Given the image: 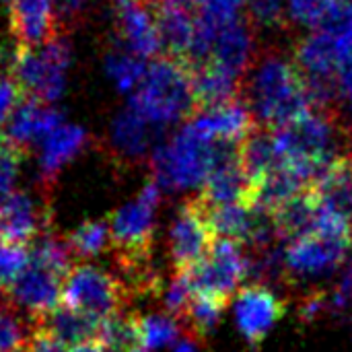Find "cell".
<instances>
[{
	"mask_svg": "<svg viewBox=\"0 0 352 352\" xmlns=\"http://www.w3.org/2000/svg\"><path fill=\"white\" fill-rule=\"evenodd\" d=\"M159 186L146 184L134 200L111 214L109 229L116 258H151Z\"/></svg>",
	"mask_w": 352,
	"mask_h": 352,
	"instance_id": "cell-8",
	"label": "cell"
},
{
	"mask_svg": "<svg viewBox=\"0 0 352 352\" xmlns=\"http://www.w3.org/2000/svg\"><path fill=\"white\" fill-rule=\"evenodd\" d=\"M184 274L188 276L194 295L229 301L248 274V262L239 250V243L217 239L210 254Z\"/></svg>",
	"mask_w": 352,
	"mask_h": 352,
	"instance_id": "cell-9",
	"label": "cell"
},
{
	"mask_svg": "<svg viewBox=\"0 0 352 352\" xmlns=\"http://www.w3.org/2000/svg\"><path fill=\"white\" fill-rule=\"evenodd\" d=\"M4 6L16 47H39L60 35L54 0H4Z\"/></svg>",
	"mask_w": 352,
	"mask_h": 352,
	"instance_id": "cell-13",
	"label": "cell"
},
{
	"mask_svg": "<svg viewBox=\"0 0 352 352\" xmlns=\"http://www.w3.org/2000/svg\"><path fill=\"white\" fill-rule=\"evenodd\" d=\"M97 342L113 352H132L142 349L140 340V318L130 314H116L101 320Z\"/></svg>",
	"mask_w": 352,
	"mask_h": 352,
	"instance_id": "cell-23",
	"label": "cell"
},
{
	"mask_svg": "<svg viewBox=\"0 0 352 352\" xmlns=\"http://www.w3.org/2000/svg\"><path fill=\"white\" fill-rule=\"evenodd\" d=\"M118 31L122 47L142 60L155 58L163 50L155 8L148 0H132L120 6Z\"/></svg>",
	"mask_w": 352,
	"mask_h": 352,
	"instance_id": "cell-17",
	"label": "cell"
},
{
	"mask_svg": "<svg viewBox=\"0 0 352 352\" xmlns=\"http://www.w3.org/2000/svg\"><path fill=\"white\" fill-rule=\"evenodd\" d=\"M287 305L264 285L241 287L235 295V318L239 332L250 342H260L285 318Z\"/></svg>",
	"mask_w": 352,
	"mask_h": 352,
	"instance_id": "cell-14",
	"label": "cell"
},
{
	"mask_svg": "<svg viewBox=\"0 0 352 352\" xmlns=\"http://www.w3.org/2000/svg\"><path fill=\"white\" fill-rule=\"evenodd\" d=\"M58 2H60V8H62L68 16L78 14V12L82 10V6L87 4V0H58Z\"/></svg>",
	"mask_w": 352,
	"mask_h": 352,
	"instance_id": "cell-36",
	"label": "cell"
},
{
	"mask_svg": "<svg viewBox=\"0 0 352 352\" xmlns=\"http://www.w3.org/2000/svg\"><path fill=\"white\" fill-rule=\"evenodd\" d=\"M297 66L307 78L314 97H322L332 76L352 66V6H342L314 35L297 47Z\"/></svg>",
	"mask_w": 352,
	"mask_h": 352,
	"instance_id": "cell-5",
	"label": "cell"
},
{
	"mask_svg": "<svg viewBox=\"0 0 352 352\" xmlns=\"http://www.w3.org/2000/svg\"><path fill=\"white\" fill-rule=\"evenodd\" d=\"M116 2H118L120 6H124V4H128V2H132V0H116Z\"/></svg>",
	"mask_w": 352,
	"mask_h": 352,
	"instance_id": "cell-41",
	"label": "cell"
},
{
	"mask_svg": "<svg viewBox=\"0 0 352 352\" xmlns=\"http://www.w3.org/2000/svg\"><path fill=\"white\" fill-rule=\"evenodd\" d=\"M33 326L45 334H50L52 338H56L58 342H62L68 349H76L80 344L87 342H95L99 336V326L101 320L82 314L66 303L56 305L54 309L31 318Z\"/></svg>",
	"mask_w": 352,
	"mask_h": 352,
	"instance_id": "cell-18",
	"label": "cell"
},
{
	"mask_svg": "<svg viewBox=\"0 0 352 352\" xmlns=\"http://www.w3.org/2000/svg\"><path fill=\"white\" fill-rule=\"evenodd\" d=\"M111 241L109 221H87L68 235L70 250L74 258H95Z\"/></svg>",
	"mask_w": 352,
	"mask_h": 352,
	"instance_id": "cell-26",
	"label": "cell"
},
{
	"mask_svg": "<svg viewBox=\"0 0 352 352\" xmlns=\"http://www.w3.org/2000/svg\"><path fill=\"white\" fill-rule=\"evenodd\" d=\"M128 301L130 293L126 285L97 266L74 264L64 278L62 303L97 320L122 314Z\"/></svg>",
	"mask_w": 352,
	"mask_h": 352,
	"instance_id": "cell-7",
	"label": "cell"
},
{
	"mask_svg": "<svg viewBox=\"0 0 352 352\" xmlns=\"http://www.w3.org/2000/svg\"><path fill=\"white\" fill-rule=\"evenodd\" d=\"M151 4L155 8L163 50L167 52L169 58L182 60L190 66V58L198 35V21H196L194 6L175 0H161Z\"/></svg>",
	"mask_w": 352,
	"mask_h": 352,
	"instance_id": "cell-15",
	"label": "cell"
},
{
	"mask_svg": "<svg viewBox=\"0 0 352 352\" xmlns=\"http://www.w3.org/2000/svg\"><path fill=\"white\" fill-rule=\"evenodd\" d=\"M340 91L346 99V105L351 109L352 116V66H349L342 74H340Z\"/></svg>",
	"mask_w": 352,
	"mask_h": 352,
	"instance_id": "cell-35",
	"label": "cell"
},
{
	"mask_svg": "<svg viewBox=\"0 0 352 352\" xmlns=\"http://www.w3.org/2000/svg\"><path fill=\"white\" fill-rule=\"evenodd\" d=\"M266 132L272 148V161L299 175L311 192L324 175L344 159L340 153L342 134L338 124L324 111L311 109L295 122Z\"/></svg>",
	"mask_w": 352,
	"mask_h": 352,
	"instance_id": "cell-1",
	"label": "cell"
},
{
	"mask_svg": "<svg viewBox=\"0 0 352 352\" xmlns=\"http://www.w3.org/2000/svg\"><path fill=\"white\" fill-rule=\"evenodd\" d=\"M6 243V239H4V231H2V225H0V248Z\"/></svg>",
	"mask_w": 352,
	"mask_h": 352,
	"instance_id": "cell-39",
	"label": "cell"
},
{
	"mask_svg": "<svg viewBox=\"0 0 352 352\" xmlns=\"http://www.w3.org/2000/svg\"><path fill=\"white\" fill-rule=\"evenodd\" d=\"M132 352H148L146 349H136V351H132Z\"/></svg>",
	"mask_w": 352,
	"mask_h": 352,
	"instance_id": "cell-42",
	"label": "cell"
},
{
	"mask_svg": "<svg viewBox=\"0 0 352 352\" xmlns=\"http://www.w3.org/2000/svg\"><path fill=\"white\" fill-rule=\"evenodd\" d=\"M25 352H72L68 346H64L62 342H58L56 338H52L50 334L41 332V330H33V336L29 340V346Z\"/></svg>",
	"mask_w": 352,
	"mask_h": 352,
	"instance_id": "cell-34",
	"label": "cell"
},
{
	"mask_svg": "<svg viewBox=\"0 0 352 352\" xmlns=\"http://www.w3.org/2000/svg\"><path fill=\"white\" fill-rule=\"evenodd\" d=\"M146 60L130 54L122 45L118 50L107 52L105 56V72L116 82V87L124 93H134L146 76Z\"/></svg>",
	"mask_w": 352,
	"mask_h": 352,
	"instance_id": "cell-24",
	"label": "cell"
},
{
	"mask_svg": "<svg viewBox=\"0 0 352 352\" xmlns=\"http://www.w3.org/2000/svg\"><path fill=\"white\" fill-rule=\"evenodd\" d=\"M314 194L352 219V157L340 159L316 186Z\"/></svg>",
	"mask_w": 352,
	"mask_h": 352,
	"instance_id": "cell-22",
	"label": "cell"
},
{
	"mask_svg": "<svg viewBox=\"0 0 352 352\" xmlns=\"http://www.w3.org/2000/svg\"><path fill=\"white\" fill-rule=\"evenodd\" d=\"M248 107L266 130L283 128L314 109V93L299 66L280 56L262 58L248 80Z\"/></svg>",
	"mask_w": 352,
	"mask_h": 352,
	"instance_id": "cell-2",
	"label": "cell"
},
{
	"mask_svg": "<svg viewBox=\"0 0 352 352\" xmlns=\"http://www.w3.org/2000/svg\"><path fill=\"white\" fill-rule=\"evenodd\" d=\"M89 142L85 128L74 124H60L39 142V177L43 184H52L56 175L76 159Z\"/></svg>",
	"mask_w": 352,
	"mask_h": 352,
	"instance_id": "cell-20",
	"label": "cell"
},
{
	"mask_svg": "<svg viewBox=\"0 0 352 352\" xmlns=\"http://www.w3.org/2000/svg\"><path fill=\"white\" fill-rule=\"evenodd\" d=\"M241 148L221 146L198 134L188 122L153 153L155 184L167 190L204 188L217 163Z\"/></svg>",
	"mask_w": 352,
	"mask_h": 352,
	"instance_id": "cell-4",
	"label": "cell"
},
{
	"mask_svg": "<svg viewBox=\"0 0 352 352\" xmlns=\"http://www.w3.org/2000/svg\"><path fill=\"white\" fill-rule=\"evenodd\" d=\"M252 14L262 25H276L283 19V0H248Z\"/></svg>",
	"mask_w": 352,
	"mask_h": 352,
	"instance_id": "cell-33",
	"label": "cell"
},
{
	"mask_svg": "<svg viewBox=\"0 0 352 352\" xmlns=\"http://www.w3.org/2000/svg\"><path fill=\"white\" fill-rule=\"evenodd\" d=\"M72 352H113L109 351L105 344H101V342H87V344H80V346H76V349H72Z\"/></svg>",
	"mask_w": 352,
	"mask_h": 352,
	"instance_id": "cell-37",
	"label": "cell"
},
{
	"mask_svg": "<svg viewBox=\"0 0 352 352\" xmlns=\"http://www.w3.org/2000/svg\"><path fill=\"white\" fill-rule=\"evenodd\" d=\"M64 276L50 266L29 258V264L16 280L4 291L6 299L19 309L29 311L31 318L41 316L62 303Z\"/></svg>",
	"mask_w": 352,
	"mask_h": 352,
	"instance_id": "cell-12",
	"label": "cell"
},
{
	"mask_svg": "<svg viewBox=\"0 0 352 352\" xmlns=\"http://www.w3.org/2000/svg\"><path fill=\"white\" fill-rule=\"evenodd\" d=\"M148 2H161V0H148ZM175 2H188V4H192L194 0H175Z\"/></svg>",
	"mask_w": 352,
	"mask_h": 352,
	"instance_id": "cell-40",
	"label": "cell"
},
{
	"mask_svg": "<svg viewBox=\"0 0 352 352\" xmlns=\"http://www.w3.org/2000/svg\"><path fill=\"white\" fill-rule=\"evenodd\" d=\"M151 130L153 126L128 105L113 118L109 126L111 151L122 161H138L140 157H144V153L151 146L153 140Z\"/></svg>",
	"mask_w": 352,
	"mask_h": 352,
	"instance_id": "cell-21",
	"label": "cell"
},
{
	"mask_svg": "<svg viewBox=\"0 0 352 352\" xmlns=\"http://www.w3.org/2000/svg\"><path fill=\"white\" fill-rule=\"evenodd\" d=\"M198 105L192 68L175 58L163 56L148 64L146 76L132 93L130 107L153 128L177 124Z\"/></svg>",
	"mask_w": 352,
	"mask_h": 352,
	"instance_id": "cell-3",
	"label": "cell"
},
{
	"mask_svg": "<svg viewBox=\"0 0 352 352\" xmlns=\"http://www.w3.org/2000/svg\"><path fill=\"white\" fill-rule=\"evenodd\" d=\"M194 299V291L188 283V276L184 272H175V278L169 283L165 293V307L173 318H184L190 303Z\"/></svg>",
	"mask_w": 352,
	"mask_h": 352,
	"instance_id": "cell-31",
	"label": "cell"
},
{
	"mask_svg": "<svg viewBox=\"0 0 352 352\" xmlns=\"http://www.w3.org/2000/svg\"><path fill=\"white\" fill-rule=\"evenodd\" d=\"M23 167V148L6 136H0V200L10 196Z\"/></svg>",
	"mask_w": 352,
	"mask_h": 352,
	"instance_id": "cell-29",
	"label": "cell"
},
{
	"mask_svg": "<svg viewBox=\"0 0 352 352\" xmlns=\"http://www.w3.org/2000/svg\"><path fill=\"white\" fill-rule=\"evenodd\" d=\"M177 338V324L173 316H144L140 318L142 349L157 351L169 346Z\"/></svg>",
	"mask_w": 352,
	"mask_h": 352,
	"instance_id": "cell-28",
	"label": "cell"
},
{
	"mask_svg": "<svg viewBox=\"0 0 352 352\" xmlns=\"http://www.w3.org/2000/svg\"><path fill=\"white\" fill-rule=\"evenodd\" d=\"M33 320L25 322L19 307L6 295L0 301V352H25L33 336Z\"/></svg>",
	"mask_w": 352,
	"mask_h": 352,
	"instance_id": "cell-25",
	"label": "cell"
},
{
	"mask_svg": "<svg viewBox=\"0 0 352 352\" xmlns=\"http://www.w3.org/2000/svg\"><path fill=\"white\" fill-rule=\"evenodd\" d=\"M0 225L8 243L29 248L50 229V214L31 194L16 190L0 200Z\"/></svg>",
	"mask_w": 352,
	"mask_h": 352,
	"instance_id": "cell-16",
	"label": "cell"
},
{
	"mask_svg": "<svg viewBox=\"0 0 352 352\" xmlns=\"http://www.w3.org/2000/svg\"><path fill=\"white\" fill-rule=\"evenodd\" d=\"M70 60V43L60 33L39 47H16L10 76L16 80L25 97L54 103L66 89Z\"/></svg>",
	"mask_w": 352,
	"mask_h": 352,
	"instance_id": "cell-6",
	"label": "cell"
},
{
	"mask_svg": "<svg viewBox=\"0 0 352 352\" xmlns=\"http://www.w3.org/2000/svg\"><path fill=\"white\" fill-rule=\"evenodd\" d=\"M214 241L217 235L202 202L198 198L186 202L169 229V256L175 272H188L200 264L210 254Z\"/></svg>",
	"mask_w": 352,
	"mask_h": 352,
	"instance_id": "cell-10",
	"label": "cell"
},
{
	"mask_svg": "<svg viewBox=\"0 0 352 352\" xmlns=\"http://www.w3.org/2000/svg\"><path fill=\"white\" fill-rule=\"evenodd\" d=\"M60 124H64V118L56 107L25 97L8 118L4 136L25 151L31 144H39Z\"/></svg>",
	"mask_w": 352,
	"mask_h": 352,
	"instance_id": "cell-19",
	"label": "cell"
},
{
	"mask_svg": "<svg viewBox=\"0 0 352 352\" xmlns=\"http://www.w3.org/2000/svg\"><path fill=\"white\" fill-rule=\"evenodd\" d=\"M227 303L229 301H223V299L194 295L188 311L184 314V320L190 324V328L196 334H208L219 324V320H221Z\"/></svg>",
	"mask_w": 352,
	"mask_h": 352,
	"instance_id": "cell-27",
	"label": "cell"
},
{
	"mask_svg": "<svg viewBox=\"0 0 352 352\" xmlns=\"http://www.w3.org/2000/svg\"><path fill=\"white\" fill-rule=\"evenodd\" d=\"M4 299V291H0V301Z\"/></svg>",
	"mask_w": 352,
	"mask_h": 352,
	"instance_id": "cell-43",
	"label": "cell"
},
{
	"mask_svg": "<svg viewBox=\"0 0 352 352\" xmlns=\"http://www.w3.org/2000/svg\"><path fill=\"white\" fill-rule=\"evenodd\" d=\"M175 352H196L194 351V346L186 340V342H182V344H177V351Z\"/></svg>",
	"mask_w": 352,
	"mask_h": 352,
	"instance_id": "cell-38",
	"label": "cell"
},
{
	"mask_svg": "<svg viewBox=\"0 0 352 352\" xmlns=\"http://www.w3.org/2000/svg\"><path fill=\"white\" fill-rule=\"evenodd\" d=\"M188 124L204 138L227 148H241L254 136L256 128V120L248 103L237 99L200 107V111L192 116Z\"/></svg>",
	"mask_w": 352,
	"mask_h": 352,
	"instance_id": "cell-11",
	"label": "cell"
},
{
	"mask_svg": "<svg viewBox=\"0 0 352 352\" xmlns=\"http://www.w3.org/2000/svg\"><path fill=\"white\" fill-rule=\"evenodd\" d=\"M25 99L21 87L16 85V80L12 76L2 74L0 76V126L4 122H8V118L12 116V111L19 107V103Z\"/></svg>",
	"mask_w": 352,
	"mask_h": 352,
	"instance_id": "cell-32",
	"label": "cell"
},
{
	"mask_svg": "<svg viewBox=\"0 0 352 352\" xmlns=\"http://www.w3.org/2000/svg\"><path fill=\"white\" fill-rule=\"evenodd\" d=\"M29 264V248L4 243L0 248V291H6Z\"/></svg>",
	"mask_w": 352,
	"mask_h": 352,
	"instance_id": "cell-30",
	"label": "cell"
}]
</instances>
